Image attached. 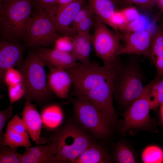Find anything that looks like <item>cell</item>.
<instances>
[{
  "mask_svg": "<svg viewBox=\"0 0 163 163\" xmlns=\"http://www.w3.org/2000/svg\"><path fill=\"white\" fill-rule=\"evenodd\" d=\"M127 22L120 10H116L112 15L109 26L117 32L122 29Z\"/></svg>",
  "mask_w": 163,
  "mask_h": 163,
  "instance_id": "cell-33",
  "label": "cell"
},
{
  "mask_svg": "<svg viewBox=\"0 0 163 163\" xmlns=\"http://www.w3.org/2000/svg\"><path fill=\"white\" fill-rule=\"evenodd\" d=\"M55 143L50 140L45 145L32 146L21 154V163H57Z\"/></svg>",
  "mask_w": 163,
  "mask_h": 163,
  "instance_id": "cell-15",
  "label": "cell"
},
{
  "mask_svg": "<svg viewBox=\"0 0 163 163\" xmlns=\"http://www.w3.org/2000/svg\"><path fill=\"white\" fill-rule=\"evenodd\" d=\"M149 96L151 110H155L163 103V78L151 81Z\"/></svg>",
  "mask_w": 163,
  "mask_h": 163,
  "instance_id": "cell-24",
  "label": "cell"
},
{
  "mask_svg": "<svg viewBox=\"0 0 163 163\" xmlns=\"http://www.w3.org/2000/svg\"><path fill=\"white\" fill-rule=\"evenodd\" d=\"M142 158L144 163H162L163 151L157 146H149L143 151Z\"/></svg>",
  "mask_w": 163,
  "mask_h": 163,
  "instance_id": "cell-26",
  "label": "cell"
},
{
  "mask_svg": "<svg viewBox=\"0 0 163 163\" xmlns=\"http://www.w3.org/2000/svg\"><path fill=\"white\" fill-rule=\"evenodd\" d=\"M120 11L127 23L134 21L141 16L137 9L132 6L123 8Z\"/></svg>",
  "mask_w": 163,
  "mask_h": 163,
  "instance_id": "cell-36",
  "label": "cell"
},
{
  "mask_svg": "<svg viewBox=\"0 0 163 163\" xmlns=\"http://www.w3.org/2000/svg\"><path fill=\"white\" fill-rule=\"evenodd\" d=\"M8 90L10 105L24 97L26 92V88L24 82L9 86Z\"/></svg>",
  "mask_w": 163,
  "mask_h": 163,
  "instance_id": "cell-28",
  "label": "cell"
},
{
  "mask_svg": "<svg viewBox=\"0 0 163 163\" xmlns=\"http://www.w3.org/2000/svg\"><path fill=\"white\" fill-rule=\"evenodd\" d=\"M139 60L135 58L119 64L115 81L113 95L117 103L126 109L142 94L145 85Z\"/></svg>",
  "mask_w": 163,
  "mask_h": 163,
  "instance_id": "cell-5",
  "label": "cell"
},
{
  "mask_svg": "<svg viewBox=\"0 0 163 163\" xmlns=\"http://www.w3.org/2000/svg\"><path fill=\"white\" fill-rule=\"evenodd\" d=\"M13 109L11 105H9L6 109L0 111V141L3 139L4 133L3 130L5 126L8 119L12 115Z\"/></svg>",
  "mask_w": 163,
  "mask_h": 163,
  "instance_id": "cell-34",
  "label": "cell"
},
{
  "mask_svg": "<svg viewBox=\"0 0 163 163\" xmlns=\"http://www.w3.org/2000/svg\"><path fill=\"white\" fill-rule=\"evenodd\" d=\"M35 50L46 64L53 66L67 69L76 67L80 63L72 53L46 47H40Z\"/></svg>",
  "mask_w": 163,
  "mask_h": 163,
  "instance_id": "cell-16",
  "label": "cell"
},
{
  "mask_svg": "<svg viewBox=\"0 0 163 163\" xmlns=\"http://www.w3.org/2000/svg\"><path fill=\"white\" fill-rule=\"evenodd\" d=\"M157 0H116L118 6L123 8L134 4L140 8L148 12L152 10Z\"/></svg>",
  "mask_w": 163,
  "mask_h": 163,
  "instance_id": "cell-27",
  "label": "cell"
},
{
  "mask_svg": "<svg viewBox=\"0 0 163 163\" xmlns=\"http://www.w3.org/2000/svg\"><path fill=\"white\" fill-rule=\"evenodd\" d=\"M72 100L74 119L89 134L101 140L108 137L113 128L99 108L86 98L77 96Z\"/></svg>",
  "mask_w": 163,
  "mask_h": 163,
  "instance_id": "cell-6",
  "label": "cell"
},
{
  "mask_svg": "<svg viewBox=\"0 0 163 163\" xmlns=\"http://www.w3.org/2000/svg\"><path fill=\"white\" fill-rule=\"evenodd\" d=\"M21 154L17 148L8 146L0 143V163H21Z\"/></svg>",
  "mask_w": 163,
  "mask_h": 163,
  "instance_id": "cell-25",
  "label": "cell"
},
{
  "mask_svg": "<svg viewBox=\"0 0 163 163\" xmlns=\"http://www.w3.org/2000/svg\"><path fill=\"white\" fill-rule=\"evenodd\" d=\"M145 19L141 16L131 22L127 23L120 31L121 33H128L147 30Z\"/></svg>",
  "mask_w": 163,
  "mask_h": 163,
  "instance_id": "cell-30",
  "label": "cell"
},
{
  "mask_svg": "<svg viewBox=\"0 0 163 163\" xmlns=\"http://www.w3.org/2000/svg\"><path fill=\"white\" fill-rule=\"evenodd\" d=\"M7 0H0V3L2 2H4Z\"/></svg>",
  "mask_w": 163,
  "mask_h": 163,
  "instance_id": "cell-41",
  "label": "cell"
},
{
  "mask_svg": "<svg viewBox=\"0 0 163 163\" xmlns=\"http://www.w3.org/2000/svg\"><path fill=\"white\" fill-rule=\"evenodd\" d=\"M86 0H76L67 5L59 6L47 14L53 22L57 30L65 36L71 37L76 34L70 25L85 4Z\"/></svg>",
  "mask_w": 163,
  "mask_h": 163,
  "instance_id": "cell-10",
  "label": "cell"
},
{
  "mask_svg": "<svg viewBox=\"0 0 163 163\" xmlns=\"http://www.w3.org/2000/svg\"><path fill=\"white\" fill-rule=\"evenodd\" d=\"M76 0H57L56 4L59 6H62L68 4Z\"/></svg>",
  "mask_w": 163,
  "mask_h": 163,
  "instance_id": "cell-38",
  "label": "cell"
},
{
  "mask_svg": "<svg viewBox=\"0 0 163 163\" xmlns=\"http://www.w3.org/2000/svg\"><path fill=\"white\" fill-rule=\"evenodd\" d=\"M46 66L49 70L47 79L50 91L60 98H67L73 84L72 78L68 70L48 64Z\"/></svg>",
  "mask_w": 163,
  "mask_h": 163,
  "instance_id": "cell-14",
  "label": "cell"
},
{
  "mask_svg": "<svg viewBox=\"0 0 163 163\" xmlns=\"http://www.w3.org/2000/svg\"><path fill=\"white\" fill-rule=\"evenodd\" d=\"M162 26L163 27V24H162Z\"/></svg>",
  "mask_w": 163,
  "mask_h": 163,
  "instance_id": "cell-42",
  "label": "cell"
},
{
  "mask_svg": "<svg viewBox=\"0 0 163 163\" xmlns=\"http://www.w3.org/2000/svg\"><path fill=\"white\" fill-rule=\"evenodd\" d=\"M24 47L19 43L3 39L0 41V80L4 83L6 70L11 67H18L24 60Z\"/></svg>",
  "mask_w": 163,
  "mask_h": 163,
  "instance_id": "cell-12",
  "label": "cell"
},
{
  "mask_svg": "<svg viewBox=\"0 0 163 163\" xmlns=\"http://www.w3.org/2000/svg\"><path fill=\"white\" fill-rule=\"evenodd\" d=\"M23 77L18 69L14 67L8 69L6 71L4 78V83L7 87L23 82Z\"/></svg>",
  "mask_w": 163,
  "mask_h": 163,
  "instance_id": "cell-29",
  "label": "cell"
},
{
  "mask_svg": "<svg viewBox=\"0 0 163 163\" xmlns=\"http://www.w3.org/2000/svg\"><path fill=\"white\" fill-rule=\"evenodd\" d=\"M119 65L108 67L90 62L67 69L73 80L75 97H85L95 105L113 127L118 125L113 101L114 84Z\"/></svg>",
  "mask_w": 163,
  "mask_h": 163,
  "instance_id": "cell-1",
  "label": "cell"
},
{
  "mask_svg": "<svg viewBox=\"0 0 163 163\" xmlns=\"http://www.w3.org/2000/svg\"><path fill=\"white\" fill-rule=\"evenodd\" d=\"M94 30L92 36V45L96 55L104 66L111 67L117 63V57L122 47L118 33L111 31L97 16H94Z\"/></svg>",
  "mask_w": 163,
  "mask_h": 163,
  "instance_id": "cell-7",
  "label": "cell"
},
{
  "mask_svg": "<svg viewBox=\"0 0 163 163\" xmlns=\"http://www.w3.org/2000/svg\"><path fill=\"white\" fill-rule=\"evenodd\" d=\"M53 21L43 11H37L31 16L24 41L31 50L46 47L59 37Z\"/></svg>",
  "mask_w": 163,
  "mask_h": 163,
  "instance_id": "cell-8",
  "label": "cell"
},
{
  "mask_svg": "<svg viewBox=\"0 0 163 163\" xmlns=\"http://www.w3.org/2000/svg\"><path fill=\"white\" fill-rule=\"evenodd\" d=\"M33 0H7L0 3V30L3 39L24 40L31 17Z\"/></svg>",
  "mask_w": 163,
  "mask_h": 163,
  "instance_id": "cell-4",
  "label": "cell"
},
{
  "mask_svg": "<svg viewBox=\"0 0 163 163\" xmlns=\"http://www.w3.org/2000/svg\"><path fill=\"white\" fill-rule=\"evenodd\" d=\"M149 57L155 66V78H163V27H159L153 34Z\"/></svg>",
  "mask_w": 163,
  "mask_h": 163,
  "instance_id": "cell-20",
  "label": "cell"
},
{
  "mask_svg": "<svg viewBox=\"0 0 163 163\" xmlns=\"http://www.w3.org/2000/svg\"><path fill=\"white\" fill-rule=\"evenodd\" d=\"M45 66V62L36 51L30 50L18 67L26 88L25 99L28 98L41 106L51 101L53 95L48 86Z\"/></svg>",
  "mask_w": 163,
  "mask_h": 163,
  "instance_id": "cell-2",
  "label": "cell"
},
{
  "mask_svg": "<svg viewBox=\"0 0 163 163\" xmlns=\"http://www.w3.org/2000/svg\"><path fill=\"white\" fill-rule=\"evenodd\" d=\"M29 135L22 118L16 114L7 124L0 142L11 147H22L26 149L31 146Z\"/></svg>",
  "mask_w": 163,
  "mask_h": 163,
  "instance_id": "cell-13",
  "label": "cell"
},
{
  "mask_svg": "<svg viewBox=\"0 0 163 163\" xmlns=\"http://www.w3.org/2000/svg\"><path fill=\"white\" fill-rule=\"evenodd\" d=\"M72 39L73 45L72 53L77 61L83 64L89 62L92 47V36L89 33L78 32Z\"/></svg>",
  "mask_w": 163,
  "mask_h": 163,
  "instance_id": "cell-19",
  "label": "cell"
},
{
  "mask_svg": "<svg viewBox=\"0 0 163 163\" xmlns=\"http://www.w3.org/2000/svg\"><path fill=\"white\" fill-rule=\"evenodd\" d=\"M112 160L105 148L94 142L72 163H110Z\"/></svg>",
  "mask_w": 163,
  "mask_h": 163,
  "instance_id": "cell-18",
  "label": "cell"
},
{
  "mask_svg": "<svg viewBox=\"0 0 163 163\" xmlns=\"http://www.w3.org/2000/svg\"><path fill=\"white\" fill-rule=\"evenodd\" d=\"M116 163H135L138 162L134 152L130 147L123 142L116 145L113 158Z\"/></svg>",
  "mask_w": 163,
  "mask_h": 163,
  "instance_id": "cell-23",
  "label": "cell"
},
{
  "mask_svg": "<svg viewBox=\"0 0 163 163\" xmlns=\"http://www.w3.org/2000/svg\"><path fill=\"white\" fill-rule=\"evenodd\" d=\"M54 48L66 52L72 53L73 45L72 37L66 36L59 37L54 43Z\"/></svg>",
  "mask_w": 163,
  "mask_h": 163,
  "instance_id": "cell-32",
  "label": "cell"
},
{
  "mask_svg": "<svg viewBox=\"0 0 163 163\" xmlns=\"http://www.w3.org/2000/svg\"><path fill=\"white\" fill-rule=\"evenodd\" d=\"M161 120L163 125V114H160Z\"/></svg>",
  "mask_w": 163,
  "mask_h": 163,
  "instance_id": "cell-40",
  "label": "cell"
},
{
  "mask_svg": "<svg viewBox=\"0 0 163 163\" xmlns=\"http://www.w3.org/2000/svg\"><path fill=\"white\" fill-rule=\"evenodd\" d=\"M157 3L161 12L163 13V0H157Z\"/></svg>",
  "mask_w": 163,
  "mask_h": 163,
  "instance_id": "cell-39",
  "label": "cell"
},
{
  "mask_svg": "<svg viewBox=\"0 0 163 163\" xmlns=\"http://www.w3.org/2000/svg\"><path fill=\"white\" fill-rule=\"evenodd\" d=\"M56 143L57 163H72L94 142L74 119L69 118L50 138Z\"/></svg>",
  "mask_w": 163,
  "mask_h": 163,
  "instance_id": "cell-3",
  "label": "cell"
},
{
  "mask_svg": "<svg viewBox=\"0 0 163 163\" xmlns=\"http://www.w3.org/2000/svg\"><path fill=\"white\" fill-rule=\"evenodd\" d=\"M118 33L124 45L119 51L118 56L126 54L149 56L153 34L150 31L145 30L128 33Z\"/></svg>",
  "mask_w": 163,
  "mask_h": 163,
  "instance_id": "cell-11",
  "label": "cell"
},
{
  "mask_svg": "<svg viewBox=\"0 0 163 163\" xmlns=\"http://www.w3.org/2000/svg\"><path fill=\"white\" fill-rule=\"evenodd\" d=\"M36 11H43L56 4L57 0H33Z\"/></svg>",
  "mask_w": 163,
  "mask_h": 163,
  "instance_id": "cell-37",
  "label": "cell"
},
{
  "mask_svg": "<svg viewBox=\"0 0 163 163\" xmlns=\"http://www.w3.org/2000/svg\"><path fill=\"white\" fill-rule=\"evenodd\" d=\"M94 14L88 16L81 22L76 26L75 32H78L89 33V31L94 24Z\"/></svg>",
  "mask_w": 163,
  "mask_h": 163,
  "instance_id": "cell-35",
  "label": "cell"
},
{
  "mask_svg": "<svg viewBox=\"0 0 163 163\" xmlns=\"http://www.w3.org/2000/svg\"><path fill=\"white\" fill-rule=\"evenodd\" d=\"M40 113L43 125L47 129L54 127L53 125H58L62 119V108L58 104L51 101L42 106Z\"/></svg>",
  "mask_w": 163,
  "mask_h": 163,
  "instance_id": "cell-22",
  "label": "cell"
},
{
  "mask_svg": "<svg viewBox=\"0 0 163 163\" xmlns=\"http://www.w3.org/2000/svg\"><path fill=\"white\" fill-rule=\"evenodd\" d=\"M25 102L23 110L22 119L32 140L36 145H39L43 121L40 113L28 98L25 99Z\"/></svg>",
  "mask_w": 163,
  "mask_h": 163,
  "instance_id": "cell-17",
  "label": "cell"
},
{
  "mask_svg": "<svg viewBox=\"0 0 163 163\" xmlns=\"http://www.w3.org/2000/svg\"><path fill=\"white\" fill-rule=\"evenodd\" d=\"M151 84V82L145 85L141 95L122 114L123 119L120 128L123 132L133 128H144L151 122L149 96Z\"/></svg>",
  "mask_w": 163,
  "mask_h": 163,
  "instance_id": "cell-9",
  "label": "cell"
},
{
  "mask_svg": "<svg viewBox=\"0 0 163 163\" xmlns=\"http://www.w3.org/2000/svg\"><path fill=\"white\" fill-rule=\"evenodd\" d=\"M93 14H94V12L89 3L85 4L77 14L72 23V28L74 32H75V30L76 26L81 22Z\"/></svg>",
  "mask_w": 163,
  "mask_h": 163,
  "instance_id": "cell-31",
  "label": "cell"
},
{
  "mask_svg": "<svg viewBox=\"0 0 163 163\" xmlns=\"http://www.w3.org/2000/svg\"><path fill=\"white\" fill-rule=\"evenodd\" d=\"M94 14L102 21L110 25L111 18L118 6L116 0H86Z\"/></svg>",
  "mask_w": 163,
  "mask_h": 163,
  "instance_id": "cell-21",
  "label": "cell"
}]
</instances>
